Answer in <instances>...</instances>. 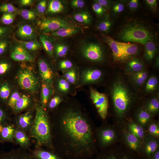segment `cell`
<instances>
[{
  "mask_svg": "<svg viewBox=\"0 0 159 159\" xmlns=\"http://www.w3.org/2000/svg\"><path fill=\"white\" fill-rule=\"evenodd\" d=\"M34 1L32 0H21L19 3L22 6H29L32 5L34 3Z\"/></svg>",
  "mask_w": 159,
  "mask_h": 159,
  "instance_id": "cell-60",
  "label": "cell"
},
{
  "mask_svg": "<svg viewBox=\"0 0 159 159\" xmlns=\"http://www.w3.org/2000/svg\"><path fill=\"white\" fill-rule=\"evenodd\" d=\"M1 129H0V132L1 131Z\"/></svg>",
  "mask_w": 159,
  "mask_h": 159,
  "instance_id": "cell-63",
  "label": "cell"
},
{
  "mask_svg": "<svg viewBox=\"0 0 159 159\" xmlns=\"http://www.w3.org/2000/svg\"><path fill=\"white\" fill-rule=\"evenodd\" d=\"M144 108L152 116L157 113L159 111V102L157 99L153 98L145 105Z\"/></svg>",
  "mask_w": 159,
  "mask_h": 159,
  "instance_id": "cell-32",
  "label": "cell"
},
{
  "mask_svg": "<svg viewBox=\"0 0 159 159\" xmlns=\"http://www.w3.org/2000/svg\"><path fill=\"white\" fill-rule=\"evenodd\" d=\"M77 26L68 27L60 28L51 32V35L55 37H69L79 32Z\"/></svg>",
  "mask_w": 159,
  "mask_h": 159,
  "instance_id": "cell-24",
  "label": "cell"
},
{
  "mask_svg": "<svg viewBox=\"0 0 159 159\" xmlns=\"http://www.w3.org/2000/svg\"><path fill=\"white\" fill-rule=\"evenodd\" d=\"M145 52V57L148 60L152 59L155 55L156 51V46L154 42L150 39L144 44Z\"/></svg>",
  "mask_w": 159,
  "mask_h": 159,
  "instance_id": "cell-34",
  "label": "cell"
},
{
  "mask_svg": "<svg viewBox=\"0 0 159 159\" xmlns=\"http://www.w3.org/2000/svg\"><path fill=\"white\" fill-rule=\"evenodd\" d=\"M10 49V57L15 61L30 62L34 60V57L29 51L16 42L13 46L11 45Z\"/></svg>",
  "mask_w": 159,
  "mask_h": 159,
  "instance_id": "cell-12",
  "label": "cell"
},
{
  "mask_svg": "<svg viewBox=\"0 0 159 159\" xmlns=\"http://www.w3.org/2000/svg\"><path fill=\"white\" fill-rule=\"evenodd\" d=\"M11 67L10 60L6 56L0 58V80L5 79Z\"/></svg>",
  "mask_w": 159,
  "mask_h": 159,
  "instance_id": "cell-27",
  "label": "cell"
},
{
  "mask_svg": "<svg viewBox=\"0 0 159 159\" xmlns=\"http://www.w3.org/2000/svg\"><path fill=\"white\" fill-rule=\"evenodd\" d=\"M15 14L4 13L0 17V24L6 26H9L14 22L15 18Z\"/></svg>",
  "mask_w": 159,
  "mask_h": 159,
  "instance_id": "cell-42",
  "label": "cell"
},
{
  "mask_svg": "<svg viewBox=\"0 0 159 159\" xmlns=\"http://www.w3.org/2000/svg\"><path fill=\"white\" fill-rule=\"evenodd\" d=\"M152 116L143 108L138 110L134 121L143 126L146 130L148 124L152 120Z\"/></svg>",
  "mask_w": 159,
  "mask_h": 159,
  "instance_id": "cell-22",
  "label": "cell"
},
{
  "mask_svg": "<svg viewBox=\"0 0 159 159\" xmlns=\"http://www.w3.org/2000/svg\"><path fill=\"white\" fill-rule=\"evenodd\" d=\"M22 65L16 75L17 83L23 89L34 93L39 88L38 78L32 67L26 64Z\"/></svg>",
  "mask_w": 159,
  "mask_h": 159,
  "instance_id": "cell-6",
  "label": "cell"
},
{
  "mask_svg": "<svg viewBox=\"0 0 159 159\" xmlns=\"http://www.w3.org/2000/svg\"><path fill=\"white\" fill-rule=\"evenodd\" d=\"M122 53V61L129 59L135 55L138 51V45L130 42H120Z\"/></svg>",
  "mask_w": 159,
  "mask_h": 159,
  "instance_id": "cell-20",
  "label": "cell"
},
{
  "mask_svg": "<svg viewBox=\"0 0 159 159\" xmlns=\"http://www.w3.org/2000/svg\"><path fill=\"white\" fill-rule=\"evenodd\" d=\"M71 5L74 8H81L84 6L85 2L82 0H73L71 2Z\"/></svg>",
  "mask_w": 159,
  "mask_h": 159,
  "instance_id": "cell-56",
  "label": "cell"
},
{
  "mask_svg": "<svg viewBox=\"0 0 159 159\" xmlns=\"http://www.w3.org/2000/svg\"><path fill=\"white\" fill-rule=\"evenodd\" d=\"M16 42L20 44L28 51H36L41 47L39 42L37 40L29 41H23L15 39Z\"/></svg>",
  "mask_w": 159,
  "mask_h": 159,
  "instance_id": "cell-30",
  "label": "cell"
},
{
  "mask_svg": "<svg viewBox=\"0 0 159 159\" xmlns=\"http://www.w3.org/2000/svg\"><path fill=\"white\" fill-rule=\"evenodd\" d=\"M14 132L12 126L6 124L3 126L0 132V142L4 143L11 140Z\"/></svg>",
  "mask_w": 159,
  "mask_h": 159,
  "instance_id": "cell-26",
  "label": "cell"
},
{
  "mask_svg": "<svg viewBox=\"0 0 159 159\" xmlns=\"http://www.w3.org/2000/svg\"><path fill=\"white\" fill-rule=\"evenodd\" d=\"M112 9L114 12L116 13H119L124 10V6L122 4L118 3L115 4L113 6Z\"/></svg>",
  "mask_w": 159,
  "mask_h": 159,
  "instance_id": "cell-57",
  "label": "cell"
},
{
  "mask_svg": "<svg viewBox=\"0 0 159 159\" xmlns=\"http://www.w3.org/2000/svg\"><path fill=\"white\" fill-rule=\"evenodd\" d=\"M47 1L43 0L39 1L37 6V11L41 14H43L46 11Z\"/></svg>",
  "mask_w": 159,
  "mask_h": 159,
  "instance_id": "cell-55",
  "label": "cell"
},
{
  "mask_svg": "<svg viewBox=\"0 0 159 159\" xmlns=\"http://www.w3.org/2000/svg\"><path fill=\"white\" fill-rule=\"evenodd\" d=\"M0 159H37L32 153L25 150H17L5 152L0 150Z\"/></svg>",
  "mask_w": 159,
  "mask_h": 159,
  "instance_id": "cell-16",
  "label": "cell"
},
{
  "mask_svg": "<svg viewBox=\"0 0 159 159\" xmlns=\"http://www.w3.org/2000/svg\"><path fill=\"white\" fill-rule=\"evenodd\" d=\"M121 137V131L113 126L104 125L95 130V140L100 150L117 143L120 140Z\"/></svg>",
  "mask_w": 159,
  "mask_h": 159,
  "instance_id": "cell-4",
  "label": "cell"
},
{
  "mask_svg": "<svg viewBox=\"0 0 159 159\" xmlns=\"http://www.w3.org/2000/svg\"><path fill=\"white\" fill-rule=\"evenodd\" d=\"M90 98L99 115L102 119H105L107 115L108 107L106 95L92 88L90 89Z\"/></svg>",
  "mask_w": 159,
  "mask_h": 159,
  "instance_id": "cell-9",
  "label": "cell"
},
{
  "mask_svg": "<svg viewBox=\"0 0 159 159\" xmlns=\"http://www.w3.org/2000/svg\"><path fill=\"white\" fill-rule=\"evenodd\" d=\"M149 134L158 138L159 137V126L158 123L152 120L148 124L146 129Z\"/></svg>",
  "mask_w": 159,
  "mask_h": 159,
  "instance_id": "cell-39",
  "label": "cell"
},
{
  "mask_svg": "<svg viewBox=\"0 0 159 159\" xmlns=\"http://www.w3.org/2000/svg\"><path fill=\"white\" fill-rule=\"evenodd\" d=\"M59 146L64 159H91L98 153L93 125L80 107H62L57 122Z\"/></svg>",
  "mask_w": 159,
  "mask_h": 159,
  "instance_id": "cell-1",
  "label": "cell"
},
{
  "mask_svg": "<svg viewBox=\"0 0 159 159\" xmlns=\"http://www.w3.org/2000/svg\"><path fill=\"white\" fill-rule=\"evenodd\" d=\"M30 102V99L28 96L25 95H21L16 102L14 110L16 112L21 111L27 107Z\"/></svg>",
  "mask_w": 159,
  "mask_h": 159,
  "instance_id": "cell-31",
  "label": "cell"
},
{
  "mask_svg": "<svg viewBox=\"0 0 159 159\" xmlns=\"http://www.w3.org/2000/svg\"><path fill=\"white\" fill-rule=\"evenodd\" d=\"M150 159H159V148L152 154Z\"/></svg>",
  "mask_w": 159,
  "mask_h": 159,
  "instance_id": "cell-62",
  "label": "cell"
},
{
  "mask_svg": "<svg viewBox=\"0 0 159 159\" xmlns=\"http://www.w3.org/2000/svg\"><path fill=\"white\" fill-rule=\"evenodd\" d=\"M39 74L43 82L52 87L54 73L48 62L45 59H39L38 62Z\"/></svg>",
  "mask_w": 159,
  "mask_h": 159,
  "instance_id": "cell-14",
  "label": "cell"
},
{
  "mask_svg": "<svg viewBox=\"0 0 159 159\" xmlns=\"http://www.w3.org/2000/svg\"><path fill=\"white\" fill-rule=\"evenodd\" d=\"M142 142L146 135V130L142 126L129 119L125 127Z\"/></svg>",
  "mask_w": 159,
  "mask_h": 159,
  "instance_id": "cell-19",
  "label": "cell"
},
{
  "mask_svg": "<svg viewBox=\"0 0 159 159\" xmlns=\"http://www.w3.org/2000/svg\"><path fill=\"white\" fill-rule=\"evenodd\" d=\"M102 76V72L100 70L88 69L83 71L81 76L82 82L88 84L94 82L98 81Z\"/></svg>",
  "mask_w": 159,
  "mask_h": 159,
  "instance_id": "cell-17",
  "label": "cell"
},
{
  "mask_svg": "<svg viewBox=\"0 0 159 159\" xmlns=\"http://www.w3.org/2000/svg\"><path fill=\"white\" fill-rule=\"evenodd\" d=\"M64 8L62 3L58 0L49 1L46 12L48 14H54L62 12Z\"/></svg>",
  "mask_w": 159,
  "mask_h": 159,
  "instance_id": "cell-28",
  "label": "cell"
},
{
  "mask_svg": "<svg viewBox=\"0 0 159 159\" xmlns=\"http://www.w3.org/2000/svg\"><path fill=\"white\" fill-rule=\"evenodd\" d=\"M58 90L61 92L66 93L70 88V83L65 79L63 78L59 79L57 83Z\"/></svg>",
  "mask_w": 159,
  "mask_h": 159,
  "instance_id": "cell-46",
  "label": "cell"
},
{
  "mask_svg": "<svg viewBox=\"0 0 159 159\" xmlns=\"http://www.w3.org/2000/svg\"><path fill=\"white\" fill-rule=\"evenodd\" d=\"M38 25L39 29L44 33L51 32L62 28L77 26L65 19L58 17L45 18L40 22Z\"/></svg>",
  "mask_w": 159,
  "mask_h": 159,
  "instance_id": "cell-8",
  "label": "cell"
},
{
  "mask_svg": "<svg viewBox=\"0 0 159 159\" xmlns=\"http://www.w3.org/2000/svg\"><path fill=\"white\" fill-rule=\"evenodd\" d=\"M120 37L121 39L125 42H137L144 45L152 39V35L146 28L135 24L124 28L120 33Z\"/></svg>",
  "mask_w": 159,
  "mask_h": 159,
  "instance_id": "cell-7",
  "label": "cell"
},
{
  "mask_svg": "<svg viewBox=\"0 0 159 159\" xmlns=\"http://www.w3.org/2000/svg\"><path fill=\"white\" fill-rule=\"evenodd\" d=\"M147 72L144 71H141L136 72L133 75V79L135 83L138 85L142 84L147 77Z\"/></svg>",
  "mask_w": 159,
  "mask_h": 159,
  "instance_id": "cell-45",
  "label": "cell"
},
{
  "mask_svg": "<svg viewBox=\"0 0 159 159\" xmlns=\"http://www.w3.org/2000/svg\"><path fill=\"white\" fill-rule=\"evenodd\" d=\"M62 98L59 96L53 97L49 101L48 107L50 109H53L57 107L62 102Z\"/></svg>",
  "mask_w": 159,
  "mask_h": 159,
  "instance_id": "cell-52",
  "label": "cell"
},
{
  "mask_svg": "<svg viewBox=\"0 0 159 159\" xmlns=\"http://www.w3.org/2000/svg\"><path fill=\"white\" fill-rule=\"evenodd\" d=\"M52 87L43 82L41 85V101L43 107L45 106L52 93Z\"/></svg>",
  "mask_w": 159,
  "mask_h": 159,
  "instance_id": "cell-29",
  "label": "cell"
},
{
  "mask_svg": "<svg viewBox=\"0 0 159 159\" xmlns=\"http://www.w3.org/2000/svg\"><path fill=\"white\" fill-rule=\"evenodd\" d=\"M105 41L109 46L115 61H122V53L120 42L116 41L109 36H105Z\"/></svg>",
  "mask_w": 159,
  "mask_h": 159,
  "instance_id": "cell-18",
  "label": "cell"
},
{
  "mask_svg": "<svg viewBox=\"0 0 159 159\" xmlns=\"http://www.w3.org/2000/svg\"><path fill=\"white\" fill-rule=\"evenodd\" d=\"M73 17L77 21L85 24L90 23L91 20V17L90 14L85 11L74 14L73 15Z\"/></svg>",
  "mask_w": 159,
  "mask_h": 159,
  "instance_id": "cell-35",
  "label": "cell"
},
{
  "mask_svg": "<svg viewBox=\"0 0 159 159\" xmlns=\"http://www.w3.org/2000/svg\"><path fill=\"white\" fill-rule=\"evenodd\" d=\"M11 30V27L9 26L4 25L0 24V40L9 36Z\"/></svg>",
  "mask_w": 159,
  "mask_h": 159,
  "instance_id": "cell-49",
  "label": "cell"
},
{
  "mask_svg": "<svg viewBox=\"0 0 159 159\" xmlns=\"http://www.w3.org/2000/svg\"><path fill=\"white\" fill-rule=\"evenodd\" d=\"M95 2L99 3L104 8L107 6L109 4V1L106 0H97Z\"/></svg>",
  "mask_w": 159,
  "mask_h": 159,
  "instance_id": "cell-61",
  "label": "cell"
},
{
  "mask_svg": "<svg viewBox=\"0 0 159 159\" xmlns=\"http://www.w3.org/2000/svg\"><path fill=\"white\" fill-rule=\"evenodd\" d=\"M65 79L70 83L74 84L77 80V73L75 70L71 69L67 71L64 74Z\"/></svg>",
  "mask_w": 159,
  "mask_h": 159,
  "instance_id": "cell-47",
  "label": "cell"
},
{
  "mask_svg": "<svg viewBox=\"0 0 159 159\" xmlns=\"http://www.w3.org/2000/svg\"><path fill=\"white\" fill-rule=\"evenodd\" d=\"M159 147L158 138L146 134L142 141L141 154L146 159H150Z\"/></svg>",
  "mask_w": 159,
  "mask_h": 159,
  "instance_id": "cell-13",
  "label": "cell"
},
{
  "mask_svg": "<svg viewBox=\"0 0 159 159\" xmlns=\"http://www.w3.org/2000/svg\"><path fill=\"white\" fill-rule=\"evenodd\" d=\"M11 91V85L9 81L5 79L0 80V104H6Z\"/></svg>",
  "mask_w": 159,
  "mask_h": 159,
  "instance_id": "cell-21",
  "label": "cell"
},
{
  "mask_svg": "<svg viewBox=\"0 0 159 159\" xmlns=\"http://www.w3.org/2000/svg\"><path fill=\"white\" fill-rule=\"evenodd\" d=\"M32 115L29 111L21 115L19 117L18 123L19 126L22 129H25L30 125Z\"/></svg>",
  "mask_w": 159,
  "mask_h": 159,
  "instance_id": "cell-37",
  "label": "cell"
},
{
  "mask_svg": "<svg viewBox=\"0 0 159 159\" xmlns=\"http://www.w3.org/2000/svg\"><path fill=\"white\" fill-rule=\"evenodd\" d=\"M40 42L43 48L47 54L52 57L54 53V46L52 39L49 36L44 34L39 36Z\"/></svg>",
  "mask_w": 159,
  "mask_h": 159,
  "instance_id": "cell-25",
  "label": "cell"
},
{
  "mask_svg": "<svg viewBox=\"0 0 159 159\" xmlns=\"http://www.w3.org/2000/svg\"><path fill=\"white\" fill-rule=\"evenodd\" d=\"M138 0H131L128 3V6L130 9L134 10L138 7Z\"/></svg>",
  "mask_w": 159,
  "mask_h": 159,
  "instance_id": "cell-59",
  "label": "cell"
},
{
  "mask_svg": "<svg viewBox=\"0 0 159 159\" xmlns=\"http://www.w3.org/2000/svg\"><path fill=\"white\" fill-rule=\"evenodd\" d=\"M21 96L19 92L17 91L11 92L6 105L11 109H14L16 102Z\"/></svg>",
  "mask_w": 159,
  "mask_h": 159,
  "instance_id": "cell-44",
  "label": "cell"
},
{
  "mask_svg": "<svg viewBox=\"0 0 159 159\" xmlns=\"http://www.w3.org/2000/svg\"><path fill=\"white\" fill-rule=\"evenodd\" d=\"M127 65L129 69L136 72L142 71L143 67L142 63L137 59L131 60L127 63Z\"/></svg>",
  "mask_w": 159,
  "mask_h": 159,
  "instance_id": "cell-43",
  "label": "cell"
},
{
  "mask_svg": "<svg viewBox=\"0 0 159 159\" xmlns=\"http://www.w3.org/2000/svg\"><path fill=\"white\" fill-rule=\"evenodd\" d=\"M16 34L20 40L28 41L36 39V32L34 27L29 24H20Z\"/></svg>",
  "mask_w": 159,
  "mask_h": 159,
  "instance_id": "cell-15",
  "label": "cell"
},
{
  "mask_svg": "<svg viewBox=\"0 0 159 159\" xmlns=\"http://www.w3.org/2000/svg\"><path fill=\"white\" fill-rule=\"evenodd\" d=\"M158 83L157 78L155 77H150L148 80L146 85L145 89L148 92H151L155 90L156 87Z\"/></svg>",
  "mask_w": 159,
  "mask_h": 159,
  "instance_id": "cell-48",
  "label": "cell"
},
{
  "mask_svg": "<svg viewBox=\"0 0 159 159\" xmlns=\"http://www.w3.org/2000/svg\"><path fill=\"white\" fill-rule=\"evenodd\" d=\"M94 11L98 15H101L105 12V9L99 3L96 2L92 6Z\"/></svg>",
  "mask_w": 159,
  "mask_h": 159,
  "instance_id": "cell-54",
  "label": "cell"
},
{
  "mask_svg": "<svg viewBox=\"0 0 159 159\" xmlns=\"http://www.w3.org/2000/svg\"><path fill=\"white\" fill-rule=\"evenodd\" d=\"M111 25V22L109 20H105L100 22L97 25V29L103 32L108 31Z\"/></svg>",
  "mask_w": 159,
  "mask_h": 159,
  "instance_id": "cell-51",
  "label": "cell"
},
{
  "mask_svg": "<svg viewBox=\"0 0 159 159\" xmlns=\"http://www.w3.org/2000/svg\"><path fill=\"white\" fill-rule=\"evenodd\" d=\"M7 118V114L6 111L4 108L3 105L0 104V128L6 125L5 122Z\"/></svg>",
  "mask_w": 159,
  "mask_h": 159,
  "instance_id": "cell-50",
  "label": "cell"
},
{
  "mask_svg": "<svg viewBox=\"0 0 159 159\" xmlns=\"http://www.w3.org/2000/svg\"><path fill=\"white\" fill-rule=\"evenodd\" d=\"M68 50V46L65 44L57 43L54 44V52L58 57H62L65 56Z\"/></svg>",
  "mask_w": 159,
  "mask_h": 159,
  "instance_id": "cell-36",
  "label": "cell"
},
{
  "mask_svg": "<svg viewBox=\"0 0 159 159\" xmlns=\"http://www.w3.org/2000/svg\"><path fill=\"white\" fill-rule=\"evenodd\" d=\"M19 13L21 17L24 20L32 21L37 18V14L33 10L26 9H21L19 11Z\"/></svg>",
  "mask_w": 159,
  "mask_h": 159,
  "instance_id": "cell-41",
  "label": "cell"
},
{
  "mask_svg": "<svg viewBox=\"0 0 159 159\" xmlns=\"http://www.w3.org/2000/svg\"><path fill=\"white\" fill-rule=\"evenodd\" d=\"M146 2L149 6L153 11H155L157 9V3L156 0H147Z\"/></svg>",
  "mask_w": 159,
  "mask_h": 159,
  "instance_id": "cell-58",
  "label": "cell"
},
{
  "mask_svg": "<svg viewBox=\"0 0 159 159\" xmlns=\"http://www.w3.org/2000/svg\"><path fill=\"white\" fill-rule=\"evenodd\" d=\"M73 66L72 62L69 60L65 59L61 61L59 63V68L61 70H69L71 69Z\"/></svg>",
  "mask_w": 159,
  "mask_h": 159,
  "instance_id": "cell-53",
  "label": "cell"
},
{
  "mask_svg": "<svg viewBox=\"0 0 159 159\" xmlns=\"http://www.w3.org/2000/svg\"><path fill=\"white\" fill-rule=\"evenodd\" d=\"M81 51L82 55L87 59L92 62H99L103 58L102 49L99 44L92 42L83 44Z\"/></svg>",
  "mask_w": 159,
  "mask_h": 159,
  "instance_id": "cell-10",
  "label": "cell"
},
{
  "mask_svg": "<svg viewBox=\"0 0 159 159\" xmlns=\"http://www.w3.org/2000/svg\"><path fill=\"white\" fill-rule=\"evenodd\" d=\"M14 136L17 141L23 146H26L29 144V138L22 131L19 130L15 131Z\"/></svg>",
  "mask_w": 159,
  "mask_h": 159,
  "instance_id": "cell-40",
  "label": "cell"
},
{
  "mask_svg": "<svg viewBox=\"0 0 159 159\" xmlns=\"http://www.w3.org/2000/svg\"><path fill=\"white\" fill-rule=\"evenodd\" d=\"M11 45L9 36L0 40V58L6 56L5 55L10 49Z\"/></svg>",
  "mask_w": 159,
  "mask_h": 159,
  "instance_id": "cell-33",
  "label": "cell"
},
{
  "mask_svg": "<svg viewBox=\"0 0 159 159\" xmlns=\"http://www.w3.org/2000/svg\"><path fill=\"white\" fill-rule=\"evenodd\" d=\"M31 134L39 145L47 146L51 149H53L48 117L43 107L38 105H36L35 107V118Z\"/></svg>",
  "mask_w": 159,
  "mask_h": 159,
  "instance_id": "cell-2",
  "label": "cell"
},
{
  "mask_svg": "<svg viewBox=\"0 0 159 159\" xmlns=\"http://www.w3.org/2000/svg\"><path fill=\"white\" fill-rule=\"evenodd\" d=\"M19 13V11L11 3L3 2L0 3V12L2 14L4 13Z\"/></svg>",
  "mask_w": 159,
  "mask_h": 159,
  "instance_id": "cell-38",
  "label": "cell"
},
{
  "mask_svg": "<svg viewBox=\"0 0 159 159\" xmlns=\"http://www.w3.org/2000/svg\"><path fill=\"white\" fill-rule=\"evenodd\" d=\"M93 159H147L129 150L122 143L100 150Z\"/></svg>",
  "mask_w": 159,
  "mask_h": 159,
  "instance_id": "cell-5",
  "label": "cell"
},
{
  "mask_svg": "<svg viewBox=\"0 0 159 159\" xmlns=\"http://www.w3.org/2000/svg\"><path fill=\"white\" fill-rule=\"evenodd\" d=\"M122 129L120 139L122 143L131 152L141 155L142 142L125 127Z\"/></svg>",
  "mask_w": 159,
  "mask_h": 159,
  "instance_id": "cell-11",
  "label": "cell"
},
{
  "mask_svg": "<svg viewBox=\"0 0 159 159\" xmlns=\"http://www.w3.org/2000/svg\"><path fill=\"white\" fill-rule=\"evenodd\" d=\"M112 91L113 105L118 118L117 123L122 125L130 107L131 98L126 88L120 83L114 84Z\"/></svg>",
  "mask_w": 159,
  "mask_h": 159,
  "instance_id": "cell-3",
  "label": "cell"
},
{
  "mask_svg": "<svg viewBox=\"0 0 159 159\" xmlns=\"http://www.w3.org/2000/svg\"><path fill=\"white\" fill-rule=\"evenodd\" d=\"M31 152L37 159H64L54 151L38 149Z\"/></svg>",
  "mask_w": 159,
  "mask_h": 159,
  "instance_id": "cell-23",
  "label": "cell"
}]
</instances>
